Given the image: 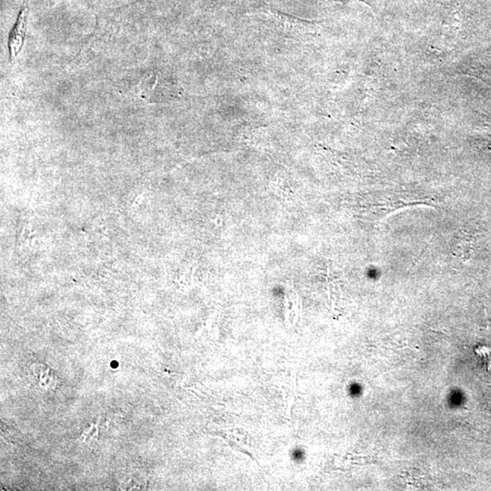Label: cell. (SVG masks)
<instances>
[{
    "label": "cell",
    "instance_id": "cell-1",
    "mask_svg": "<svg viewBox=\"0 0 491 491\" xmlns=\"http://www.w3.org/2000/svg\"><path fill=\"white\" fill-rule=\"evenodd\" d=\"M26 20H28V7L25 5L20 11L16 25L11 31L10 40H8L11 59L16 58L22 50L26 31Z\"/></svg>",
    "mask_w": 491,
    "mask_h": 491
}]
</instances>
